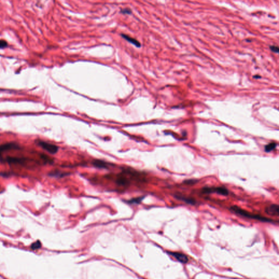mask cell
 I'll return each instance as SVG.
<instances>
[{
  "label": "cell",
  "instance_id": "cell-1",
  "mask_svg": "<svg viewBox=\"0 0 279 279\" xmlns=\"http://www.w3.org/2000/svg\"><path fill=\"white\" fill-rule=\"evenodd\" d=\"M230 210L232 211L233 213L237 214L239 216L242 217H246L248 219H251L254 220H258L260 221L264 222V223H272L273 221L270 219L263 216H260V215H256V214H251L247 211L243 209L238 206H234L230 208Z\"/></svg>",
  "mask_w": 279,
  "mask_h": 279
},
{
  "label": "cell",
  "instance_id": "cell-5",
  "mask_svg": "<svg viewBox=\"0 0 279 279\" xmlns=\"http://www.w3.org/2000/svg\"><path fill=\"white\" fill-rule=\"evenodd\" d=\"M19 148V145L16 143L10 142L4 143L0 146V154L5 151H7L11 149H17Z\"/></svg>",
  "mask_w": 279,
  "mask_h": 279
},
{
  "label": "cell",
  "instance_id": "cell-2",
  "mask_svg": "<svg viewBox=\"0 0 279 279\" xmlns=\"http://www.w3.org/2000/svg\"><path fill=\"white\" fill-rule=\"evenodd\" d=\"M202 192L205 194H213V193H216L219 195L223 196H227L229 194V191L228 189L222 186L203 187L202 189Z\"/></svg>",
  "mask_w": 279,
  "mask_h": 279
},
{
  "label": "cell",
  "instance_id": "cell-14",
  "mask_svg": "<svg viewBox=\"0 0 279 279\" xmlns=\"http://www.w3.org/2000/svg\"><path fill=\"white\" fill-rule=\"evenodd\" d=\"M120 13L124 15H131L132 14V10L130 8H124L121 10Z\"/></svg>",
  "mask_w": 279,
  "mask_h": 279
},
{
  "label": "cell",
  "instance_id": "cell-10",
  "mask_svg": "<svg viewBox=\"0 0 279 279\" xmlns=\"http://www.w3.org/2000/svg\"><path fill=\"white\" fill-rule=\"evenodd\" d=\"M175 197L178 200H180V201H184L186 203H188V204H189V205H195L196 203L195 200L194 199H192V198L186 197H184L183 196L180 195H175Z\"/></svg>",
  "mask_w": 279,
  "mask_h": 279
},
{
  "label": "cell",
  "instance_id": "cell-3",
  "mask_svg": "<svg viewBox=\"0 0 279 279\" xmlns=\"http://www.w3.org/2000/svg\"><path fill=\"white\" fill-rule=\"evenodd\" d=\"M38 145L43 149L45 150L51 154H55L59 151L58 146L50 143L47 142L43 141H39L38 142Z\"/></svg>",
  "mask_w": 279,
  "mask_h": 279
},
{
  "label": "cell",
  "instance_id": "cell-17",
  "mask_svg": "<svg viewBox=\"0 0 279 279\" xmlns=\"http://www.w3.org/2000/svg\"><path fill=\"white\" fill-rule=\"evenodd\" d=\"M270 49H271V50H272V51L274 52V53H279V47H276V46H270Z\"/></svg>",
  "mask_w": 279,
  "mask_h": 279
},
{
  "label": "cell",
  "instance_id": "cell-4",
  "mask_svg": "<svg viewBox=\"0 0 279 279\" xmlns=\"http://www.w3.org/2000/svg\"><path fill=\"white\" fill-rule=\"evenodd\" d=\"M168 254L172 256L175 258L178 261L182 263L186 264L188 262V258L186 255L183 254L180 252H168Z\"/></svg>",
  "mask_w": 279,
  "mask_h": 279
},
{
  "label": "cell",
  "instance_id": "cell-8",
  "mask_svg": "<svg viewBox=\"0 0 279 279\" xmlns=\"http://www.w3.org/2000/svg\"><path fill=\"white\" fill-rule=\"evenodd\" d=\"M121 37L123 38H124L125 40H127V42H129L130 43L133 44L134 45H135L137 47H141V44L140 43V42L139 40H137L136 39L130 37L127 34H123V33L121 34Z\"/></svg>",
  "mask_w": 279,
  "mask_h": 279
},
{
  "label": "cell",
  "instance_id": "cell-9",
  "mask_svg": "<svg viewBox=\"0 0 279 279\" xmlns=\"http://www.w3.org/2000/svg\"><path fill=\"white\" fill-rule=\"evenodd\" d=\"M93 166L96 168H108L109 167V164L104 161L100 160H95L92 162Z\"/></svg>",
  "mask_w": 279,
  "mask_h": 279
},
{
  "label": "cell",
  "instance_id": "cell-13",
  "mask_svg": "<svg viewBox=\"0 0 279 279\" xmlns=\"http://www.w3.org/2000/svg\"><path fill=\"white\" fill-rule=\"evenodd\" d=\"M276 144L275 143H271L265 147V151L269 152L274 149L276 147Z\"/></svg>",
  "mask_w": 279,
  "mask_h": 279
},
{
  "label": "cell",
  "instance_id": "cell-6",
  "mask_svg": "<svg viewBox=\"0 0 279 279\" xmlns=\"http://www.w3.org/2000/svg\"><path fill=\"white\" fill-rule=\"evenodd\" d=\"M265 211L267 214L270 215L279 216V205H274V204L270 205L269 206L267 207V208H266Z\"/></svg>",
  "mask_w": 279,
  "mask_h": 279
},
{
  "label": "cell",
  "instance_id": "cell-7",
  "mask_svg": "<svg viewBox=\"0 0 279 279\" xmlns=\"http://www.w3.org/2000/svg\"><path fill=\"white\" fill-rule=\"evenodd\" d=\"M116 184L120 186H127L129 185V180H128L124 174H119L116 180Z\"/></svg>",
  "mask_w": 279,
  "mask_h": 279
},
{
  "label": "cell",
  "instance_id": "cell-15",
  "mask_svg": "<svg viewBox=\"0 0 279 279\" xmlns=\"http://www.w3.org/2000/svg\"><path fill=\"white\" fill-rule=\"evenodd\" d=\"M8 46V44L6 41L4 40H0V49L5 48Z\"/></svg>",
  "mask_w": 279,
  "mask_h": 279
},
{
  "label": "cell",
  "instance_id": "cell-12",
  "mask_svg": "<svg viewBox=\"0 0 279 279\" xmlns=\"http://www.w3.org/2000/svg\"><path fill=\"white\" fill-rule=\"evenodd\" d=\"M42 246V244H41V242L39 241V240H37L36 242H34L32 244V245H31V249L32 250H37V249H40Z\"/></svg>",
  "mask_w": 279,
  "mask_h": 279
},
{
  "label": "cell",
  "instance_id": "cell-16",
  "mask_svg": "<svg viewBox=\"0 0 279 279\" xmlns=\"http://www.w3.org/2000/svg\"><path fill=\"white\" fill-rule=\"evenodd\" d=\"M197 182V180H186V181H184V183L186 184H195V183Z\"/></svg>",
  "mask_w": 279,
  "mask_h": 279
},
{
  "label": "cell",
  "instance_id": "cell-11",
  "mask_svg": "<svg viewBox=\"0 0 279 279\" xmlns=\"http://www.w3.org/2000/svg\"><path fill=\"white\" fill-rule=\"evenodd\" d=\"M143 199H144V197H139L131 199L129 201H128V203L131 204V205L132 204H136V205H137V204H139L142 201Z\"/></svg>",
  "mask_w": 279,
  "mask_h": 279
}]
</instances>
